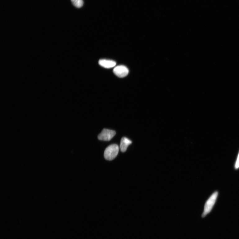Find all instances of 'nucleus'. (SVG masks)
<instances>
[{
    "mask_svg": "<svg viewBox=\"0 0 239 239\" xmlns=\"http://www.w3.org/2000/svg\"><path fill=\"white\" fill-rule=\"evenodd\" d=\"M119 147L117 144H113L108 146L104 152L105 158L108 160H112L117 156Z\"/></svg>",
    "mask_w": 239,
    "mask_h": 239,
    "instance_id": "1",
    "label": "nucleus"
},
{
    "mask_svg": "<svg viewBox=\"0 0 239 239\" xmlns=\"http://www.w3.org/2000/svg\"><path fill=\"white\" fill-rule=\"evenodd\" d=\"M218 193L214 192L208 200L205 203L202 217H205L211 211L212 208L216 201Z\"/></svg>",
    "mask_w": 239,
    "mask_h": 239,
    "instance_id": "2",
    "label": "nucleus"
},
{
    "mask_svg": "<svg viewBox=\"0 0 239 239\" xmlns=\"http://www.w3.org/2000/svg\"><path fill=\"white\" fill-rule=\"evenodd\" d=\"M116 132L114 130L104 129L98 135V138L100 140L109 141L115 135Z\"/></svg>",
    "mask_w": 239,
    "mask_h": 239,
    "instance_id": "3",
    "label": "nucleus"
},
{
    "mask_svg": "<svg viewBox=\"0 0 239 239\" xmlns=\"http://www.w3.org/2000/svg\"><path fill=\"white\" fill-rule=\"evenodd\" d=\"M113 73L119 78H124L128 75L129 72L128 69L124 65H119L115 68Z\"/></svg>",
    "mask_w": 239,
    "mask_h": 239,
    "instance_id": "4",
    "label": "nucleus"
},
{
    "mask_svg": "<svg viewBox=\"0 0 239 239\" xmlns=\"http://www.w3.org/2000/svg\"><path fill=\"white\" fill-rule=\"evenodd\" d=\"M99 64L105 68L110 69L114 67L116 63L115 61L112 60L101 59L99 61Z\"/></svg>",
    "mask_w": 239,
    "mask_h": 239,
    "instance_id": "5",
    "label": "nucleus"
},
{
    "mask_svg": "<svg viewBox=\"0 0 239 239\" xmlns=\"http://www.w3.org/2000/svg\"><path fill=\"white\" fill-rule=\"evenodd\" d=\"M132 142L125 137H123L121 141L120 149L122 152H125L129 146L132 144Z\"/></svg>",
    "mask_w": 239,
    "mask_h": 239,
    "instance_id": "6",
    "label": "nucleus"
},
{
    "mask_svg": "<svg viewBox=\"0 0 239 239\" xmlns=\"http://www.w3.org/2000/svg\"><path fill=\"white\" fill-rule=\"evenodd\" d=\"M71 2L76 7L79 8L83 5V0H71Z\"/></svg>",
    "mask_w": 239,
    "mask_h": 239,
    "instance_id": "7",
    "label": "nucleus"
},
{
    "mask_svg": "<svg viewBox=\"0 0 239 239\" xmlns=\"http://www.w3.org/2000/svg\"><path fill=\"white\" fill-rule=\"evenodd\" d=\"M239 168V153L238 156L237 160L235 165V168L237 169Z\"/></svg>",
    "mask_w": 239,
    "mask_h": 239,
    "instance_id": "8",
    "label": "nucleus"
}]
</instances>
